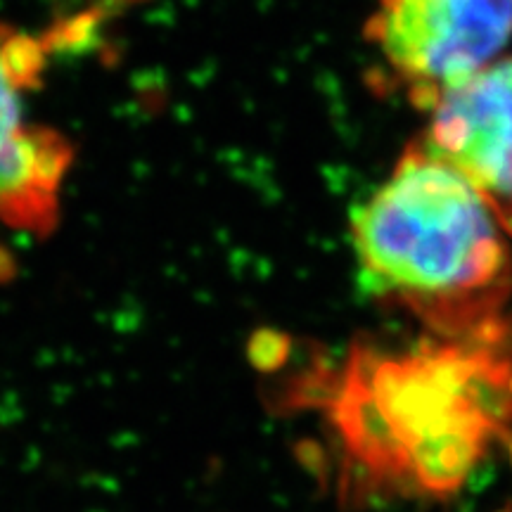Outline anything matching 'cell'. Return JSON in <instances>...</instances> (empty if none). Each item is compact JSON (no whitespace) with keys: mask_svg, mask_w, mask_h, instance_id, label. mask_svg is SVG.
I'll use <instances>...</instances> for the list:
<instances>
[{"mask_svg":"<svg viewBox=\"0 0 512 512\" xmlns=\"http://www.w3.org/2000/svg\"><path fill=\"white\" fill-rule=\"evenodd\" d=\"M342 494L451 496L512 446V328L358 347L325 396Z\"/></svg>","mask_w":512,"mask_h":512,"instance_id":"1","label":"cell"},{"mask_svg":"<svg viewBox=\"0 0 512 512\" xmlns=\"http://www.w3.org/2000/svg\"><path fill=\"white\" fill-rule=\"evenodd\" d=\"M363 285L437 337L510 328L512 238L479 192L415 143L351 219Z\"/></svg>","mask_w":512,"mask_h":512,"instance_id":"2","label":"cell"},{"mask_svg":"<svg viewBox=\"0 0 512 512\" xmlns=\"http://www.w3.org/2000/svg\"><path fill=\"white\" fill-rule=\"evenodd\" d=\"M366 38L382 72L422 112L503 57L512 0H377Z\"/></svg>","mask_w":512,"mask_h":512,"instance_id":"3","label":"cell"},{"mask_svg":"<svg viewBox=\"0 0 512 512\" xmlns=\"http://www.w3.org/2000/svg\"><path fill=\"white\" fill-rule=\"evenodd\" d=\"M418 143L456 169L512 238V55L448 88Z\"/></svg>","mask_w":512,"mask_h":512,"instance_id":"4","label":"cell"},{"mask_svg":"<svg viewBox=\"0 0 512 512\" xmlns=\"http://www.w3.org/2000/svg\"><path fill=\"white\" fill-rule=\"evenodd\" d=\"M41 72L34 38L0 27V219L34 233L55 226L72 147L24 117V91Z\"/></svg>","mask_w":512,"mask_h":512,"instance_id":"5","label":"cell"},{"mask_svg":"<svg viewBox=\"0 0 512 512\" xmlns=\"http://www.w3.org/2000/svg\"><path fill=\"white\" fill-rule=\"evenodd\" d=\"M501 512H512V508H505V510H501Z\"/></svg>","mask_w":512,"mask_h":512,"instance_id":"6","label":"cell"}]
</instances>
